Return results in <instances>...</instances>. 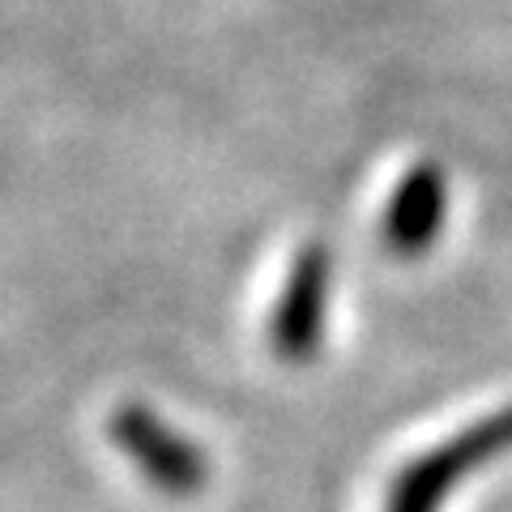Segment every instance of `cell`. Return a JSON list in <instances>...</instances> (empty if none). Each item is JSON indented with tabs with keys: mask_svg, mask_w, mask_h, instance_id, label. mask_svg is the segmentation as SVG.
Instances as JSON below:
<instances>
[{
	"mask_svg": "<svg viewBox=\"0 0 512 512\" xmlns=\"http://www.w3.org/2000/svg\"><path fill=\"white\" fill-rule=\"evenodd\" d=\"M504 453H512V402L397 470L384 512H440V504L461 487V478L491 466Z\"/></svg>",
	"mask_w": 512,
	"mask_h": 512,
	"instance_id": "1",
	"label": "cell"
},
{
	"mask_svg": "<svg viewBox=\"0 0 512 512\" xmlns=\"http://www.w3.org/2000/svg\"><path fill=\"white\" fill-rule=\"evenodd\" d=\"M111 444L133 461L137 474L154 491L171 500H192L210 483V457L197 440H188L180 427H171L163 414L150 410L146 402H124L111 414Z\"/></svg>",
	"mask_w": 512,
	"mask_h": 512,
	"instance_id": "2",
	"label": "cell"
},
{
	"mask_svg": "<svg viewBox=\"0 0 512 512\" xmlns=\"http://www.w3.org/2000/svg\"><path fill=\"white\" fill-rule=\"evenodd\" d=\"M329 286L333 256L325 244H303L291 261L278 303L269 312V350L282 363H312L329 325Z\"/></svg>",
	"mask_w": 512,
	"mask_h": 512,
	"instance_id": "3",
	"label": "cell"
},
{
	"mask_svg": "<svg viewBox=\"0 0 512 512\" xmlns=\"http://www.w3.org/2000/svg\"><path fill=\"white\" fill-rule=\"evenodd\" d=\"M448 222V175L440 163L419 158L402 171L389 205H384L380 231H384V248L393 256H427L436 248V239Z\"/></svg>",
	"mask_w": 512,
	"mask_h": 512,
	"instance_id": "4",
	"label": "cell"
}]
</instances>
